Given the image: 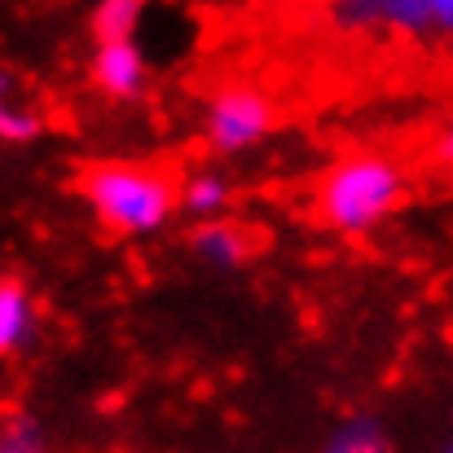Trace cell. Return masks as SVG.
<instances>
[{"label":"cell","mask_w":453,"mask_h":453,"mask_svg":"<svg viewBox=\"0 0 453 453\" xmlns=\"http://www.w3.org/2000/svg\"><path fill=\"white\" fill-rule=\"evenodd\" d=\"M278 128V106L256 84H220L203 111V142L216 154L234 158L269 142Z\"/></svg>","instance_id":"obj_3"},{"label":"cell","mask_w":453,"mask_h":453,"mask_svg":"<svg viewBox=\"0 0 453 453\" xmlns=\"http://www.w3.org/2000/svg\"><path fill=\"white\" fill-rule=\"evenodd\" d=\"M432 31L453 35V0H432Z\"/></svg>","instance_id":"obj_14"},{"label":"cell","mask_w":453,"mask_h":453,"mask_svg":"<svg viewBox=\"0 0 453 453\" xmlns=\"http://www.w3.org/2000/svg\"><path fill=\"white\" fill-rule=\"evenodd\" d=\"M401 203H405V167L379 150H352L334 158L312 189L317 220L343 238L374 234Z\"/></svg>","instance_id":"obj_2"},{"label":"cell","mask_w":453,"mask_h":453,"mask_svg":"<svg viewBox=\"0 0 453 453\" xmlns=\"http://www.w3.org/2000/svg\"><path fill=\"white\" fill-rule=\"evenodd\" d=\"M229 207H234V180L216 167H198L176 185V211L194 216V225L220 220V216H229Z\"/></svg>","instance_id":"obj_7"},{"label":"cell","mask_w":453,"mask_h":453,"mask_svg":"<svg viewBox=\"0 0 453 453\" xmlns=\"http://www.w3.org/2000/svg\"><path fill=\"white\" fill-rule=\"evenodd\" d=\"M176 176L150 158H93L80 172V198L106 234L150 238L176 216Z\"/></svg>","instance_id":"obj_1"},{"label":"cell","mask_w":453,"mask_h":453,"mask_svg":"<svg viewBox=\"0 0 453 453\" xmlns=\"http://www.w3.org/2000/svg\"><path fill=\"white\" fill-rule=\"evenodd\" d=\"M44 334V308L27 278L0 273V361H18L35 352Z\"/></svg>","instance_id":"obj_4"},{"label":"cell","mask_w":453,"mask_h":453,"mask_svg":"<svg viewBox=\"0 0 453 453\" xmlns=\"http://www.w3.org/2000/svg\"><path fill=\"white\" fill-rule=\"evenodd\" d=\"M423 4H432V0H423Z\"/></svg>","instance_id":"obj_16"},{"label":"cell","mask_w":453,"mask_h":453,"mask_svg":"<svg viewBox=\"0 0 453 453\" xmlns=\"http://www.w3.org/2000/svg\"><path fill=\"white\" fill-rule=\"evenodd\" d=\"M0 453H53V432L31 410L0 414Z\"/></svg>","instance_id":"obj_11"},{"label":"cell","mask_w":453,"mask_h":453,"mask_svg":"<svg viewBox=\"0 0 453 453\" xmlns=\"http://www.w3.org/2000/svg\"><path fill=\"white\" fill-rule=\"evenodd\" d=\"M44 137V115L22 102L18 75L0 66V146H35Z\"/></svg>","instance_id":"obj_8"},{"label":"cell","mask_w":453,"mask_h":453,"mask_svg":"<svg viewBox=\"0 0 453 453\" xmlns=\"http://www.w3.org/2000/svg\"><path fill=\"white\" fill-rule=\"evenodd\" d=\"M330 9V22L348 35H361V31H383V9L388 0H326Z\"/></svg>","instance_id":"obj_12"},{"label":"cell","mask_w":453,"mask_h":453,"mask_svg":"<svg viewBox=\"0 0 453 453\" xmlns=\"http://www.w3.org/2000/svg\"><path fill=\"white\" fill-rule=\"evenodd\" d=\"M317 453H396V445L379 414H348L326 432Z\"/></svg>","instance_id":"obj_9"},{"label":"cell","mask_w":453,"mask_h":453,"mask_svg":"<svg viewBox=\"0 0 453 453\" xmlns=\"http://www.w3.org/2000/svg\"><path fill=\"white\" fill-rule=\"evenodd\" d=\"M189 251L198 265L207 269H242L251 265V256L260 251V234L220 216V220H198L189 229Z\"/></svg>","instance_id":"obj_6"},{"label":"cell","mask_w":453,"mask_h":453,"mask_svg":"<svg viewBox=\"0 0 453 453\" xmlns=\"http://www.w3.org/2000/svg\"><path fill=\"white\" fill-rule=\"evenodd\" d=\"M150 0H97L88 13V31L97 44H119V40H137V27L146 18Z\"/></svg>","instance_id":"obj_10"},{"label":"cell","mask_w":453,"mask_h":453,"mask_svg":"<svg viewBox=\"0 0 453 453\" xmlns=\"http://www.w3.org/2000/svg\"><path fill=\"white\" fill-rule=\"evenodd\" d=\"M88 80L111 102H142L146 88H150V58L137 40L97 44L93 62H88Z\"/></svg>","instance_id":"obj_5"},{"label":"cell","mask_w":453,"mask_h":453,"mask_svg":"<svg viewBox=\"0 0 453 453\" xmlns=\"http://www.w3.org/2000/svg\"><path fill=\"white\" fill-rule=\"evenodd\" d=\"M432 163L445 167V172H453V119L436 133V142H432Z\"/></svg>","instance_id":"obj_13"},{"label":"cell","mask_w":453,"mask_h":453,"mask_svg":"<svg viewBox=\"0 0 453 453\" xmlns=\"http://www.w3.org/2000/svg\"><path fill=\"white\" fill-rule=\"evenodd\" d=\"M436 453H453V436H449V441H445V445H441V449H436Z\"/></svg>","instance_id":"obj_15"}]
</instances>
